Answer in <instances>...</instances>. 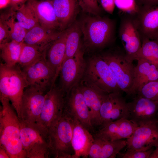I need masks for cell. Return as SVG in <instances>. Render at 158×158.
Masks as SVG:
<instances>
[{"label": "cell", "instance_id": "obj_29", "mask_svg": "<svg viewBox=\"0 0 158 158\" xmlns=\"http://www.w3.org/2000/svg\"><path fill=\"white\" fill-rule=\"evenodd\" d=\"M23 42L11 41L0 45L1 57L7 66H12L18 63L23 49Z\"/></svg>", "mask_w": 158, "mask_h": 158}, {"label": "cell", "instance_id": "obj_31", "mask_svg": "<svg viewBox=\"0 0 158 158\" xmlns=\"http://www.w3.org/2000/svg\"><path fill=\"white\" fill-rule=\"evenodd\" d=\"M143 59L158 67V43L154 40L147 39L142 40L141 47L134 60Z\"/></svg>", "mask_w": 158, "mask_h": 158}, {"label": "cell", "instance_id": "obj_5", "mask_svg": "<svg viewBox=\"0 0 158 158\" xmlns=\"http://www.w3.org/2000/svg\"><path fill=\"white\" fill-rule=\"evenodd\" d=\"M20 121V137L27 158H50L48 132L37 124Z\"/></svg>", "mask_w": 158, "mask_h": 158}, {"label": "cell", "instance_id": "obj_6", "mask_svg": "<svg viewBox=\"0 0 158 158\" xmlns=\"http://www.w3.org/2000/svg\"><path fill=\"white\" fill-rule=\"evenodd\" d=\"M73 132L72 120L62 116L48 132L50 158H73L74 152L72 144Z\"/></svg>", "mask_w": 158, "mask_h": 158}, {"label": "cell", "instance_id": "obj_34", "mask_svg": "<svg viewBox=\"0 0 158 158\" xmlns=\"http://www.w3.org/2000/svg\"><path fill=\"white\" fill-rule=\"evenodd\" d=\"M79 6L84 12L99 16L101 10L98 0H77Z\"/></svg>", "mask_w": 158, "mask_h": 158}, {"label": "cell", "instance_id": "obj_17", "mask_svg": "<svg viewBox=\"0 0 158 158\" xmlns=\"http://www.w3.org/2000/svg\"><path fill=\"white\" fill-rule=\"evenodd\" d=\"M128 119L138 125L156 118L158 112V100L136 95L127 102Z\"/></svg>", "mask_w": 158, "mask_h": 158}, {"label": "cell", "instance_id": "obj_16", "mask_svg": "<svg viewBox=\"0 0 158 158\" xmlns=\"http://www.w3.org/2000/svg\"><path fill=\"white\" fill-rule=\"evenodd\" d=\"M128 15L121 20L119 34L127 59L133 62L141 47L142 40L132 16Z\"/></svg>", "mask_w": 158, "mask_h": 158}, {"label": "cell", "instance_id": "obj_33", "mask_svg": "<svg viewBox=\"0 0 158 158\" xmlns=\"http://www.w3.org/2000/svg\"><path fill=\"white\" fill-rule=\"evenodd\" d=\"M136 95L158 100V80L150 81L143 85L138 90Z\"/></svg>", "mask_w": 158, "mask_h": 158}, {"label": "cell", "instance_id": "obj_30", "mask_svg": "<svg viewBox=\"0 0 158 158\" xmlns=\"http://www.w3.org/2000/svg\"><path fill=\"white\" fill-rule=\"evenodd\" d=\"M47 49L44 50L38 47L23 43L22 52L18 63L19 66L23 69L31 65L43 57L46 56Z\"/></svg>", "mask_w": 158, "mask_h": 158}, {"label": "cell", "instance_id": "obj_37", "mask_svg": "<svg viewBox=\"0 0 158 158\" xmlns=\"http://www.w3.org/2000/svg\"><path fill=\"white\" fill-rule=\"evenodd\" d=\"M11 41L9 33L3 24L0 22V45Z\"/></svg>", "mask_w": 158, "mask_h": 158}, {"label": "cell", "instance_id": "obj_13", "mask_svg": "<svg viewBox=\"0 0 158 158\" xmlns=\"http://www.w3.org/2000/svg\"><path fill=\"white\" fill-rule=\"evenodd\" d=\"M29 86L25 90L21 106V119L31 125L36 124L41 112L46 95Z\"/></svg>", "mask_w": 158, "mask_h": 158}, {"label": "cell", "instance_id": "obj_45", "mask_svg": "<svg viewBox=\"0 0 158 158\" xmlns=\"http://www.w3.org/2000/svg\"><path fill=\"white\" fill-rule=\"evenodd\" d=\"M156 118L158 121V112L156 116Z\"/></svg>", "mask_w": 158, "mask_h": 158}, {"label": "cell", "instance_id": "obj_9", "mask_svg": "<svg viewBox=\"0 0 158 158\" xmlns=\"http://www.w3.org/2000/svg\"><path fill=\"white\" fill-rule=\"evenodd\" d=\"M84 49L81 45L73 57L67 59L62 64L60 73L61 88L68 94L79 84L83 77L86 66L84 58Z\"/></svg>", "mask_w": 158, "mask_h": 158}, {"label": "cell", "instance_id": "obj_38", "mask_svg": "<svg viewBox=\"0 0 158 158\" xmlns=\"http://www.w3.org/2000/svg\"><path fill=\"white\" fill-rule=\"evenodd\" d=\"M100 1L105 11L109 14L113 13L116 6L114 0H100Z\"/></svg>", "mask_w": 158, "mask_h": 158}, {"label": "cell", "instance_id": "obj_12", "mask_svg": "<svg viewBox=\"0 0 158 158\" xmlns=\"http://www.w3.org/2000/svg\"><path fill=\"white\" fill-rule=\"evenodd\" d=\"M127 151H146L158 146V121L156 118L139 124L126 139Z\"/></svg>", "mask_w": 158, "mask_h": 158}, {"label": "cell", "instance_id": "obj_35", "mask_svg": "<svg viewBox=\"0 0 158 158\" xmlns=\"http://www.w3.org/2000/svg\"><path fill=\"white\" fill-rule=\"evenodd\" d=\"M115 5L121 11L130 15L136 13L139 7L135 0H114Z\"/></svg>", "mask_w": 158, "mask_h": 158}, {"label": "cell", "instance_id": "obj_46", "mask_svg": "<svg viewBox=\"0 0 158 158\" xmlns=\"http://www.w3.org/2000/svg\"></svg>", "mask_w": 158, "mask_h": 158}, {"label": "cell", "instance_id": "obj_42", "mask_svg": "<svg viewBox=\"0 0 158 158\" xmlns=\"http://www.w3.org/2000/svg\"><path fill=\"white\" fill-rule=\"evenodd\" d=\"M10 0H0V8L2 9L9 5Z\"/></svg>", "mask_w": 158, "mask_h": 158}, {"label": "cell", "instance_id": "obj_26", "mask_svg": "<svg viewBox=\"0 0 158 158\" xmlns=\"http://www.w3.org/2000/svg\"><path fill=\"white\" fill-rule=\"evenodd\" d=\"M66 36V29L62 31L58 38L51 44L47 52V60L55 71L56 78L59 73L65 54Z\"/></svg>", "mask_w": 158, "mask_h": 158}, {"label": "cell", "instance_id": "obj_8", "mask_svg": "<svg viewBox=\"0 0 158 158\" xmlns=\"http://www.w3.org/2000/svg\"><path fill=\"white\" fill-rule=\"evenodd\" d=\"M66 94L55 85L47 92L42 109L36 124L48 132L63 115Z\"/></svg>", "mask_w": 158, "mask_h": 158}, {"label": "cell", "instance_id": "obj_7", "mask_svg": "<svg viewBox=\"0 0 158 158\" xmlns=\"http://www.w3.org/2000/svg\"><path fill=\"white\" fill-rule=\"evenodd\" d=\"M107 63L120 89L129 96L132 86L135 66L126 58L124 51L118 49L100 55Z\"/></svg>", "mask_w": 158, "mask_h": 158}, {"label": "cell", "instance_id": "obj_41", "mask_svg": "<svg viewBox=\"0 0 158 158\" xmlns=\"http://www.w3.org/2000/svg\"><path fill=\"white\" fill-rule=\"evenodd\" d=\"M0 158H10L7 151L1 147H0Z\"/></svg>", "mask_w": 158, "mask_h": 158}, {"label": "cell", "instance_id": "obj_19", "mask_svg": "<svg viewBox=\"0 0 158 158\" xmlns=\"http://www.w3.org/2000/svg\"><path fill=\"white\" fill-rule=\"evenodd\" d=\"M80 85L89 112L92 125L94 128L95 127H100V108L104 99L108 93L81 83Z\"/></svg>", "mask_w": 158, "mask_h": 158}, {"label": "cell", "instance_id": "obj_40", "mask_svg": "<svg viewBox=\"0 0 158 158\" xmlns=\"http://www.w3.org/2000/svg\"><path fill=\"white\" fill-rule=\"evenodd\" d=\"M139 7L158 5V0H135Z\"/></svg>", "mask_w": 158, "mask_h": 158}, {"label": "cell", "instance_id": "obj_10", "mask_svg": "<svg viewBox=\"0 0 158 158\" xmlns=\"http://www.w3.org/2000/svg\"><path fill=\"white\" fill-rule=\"evenodd\" d=\"M63 116L78 121L90 132L94 131L80 83L66 95Z\"/></svg>", "mask_w": 158, "mask_h": 158}, {"label": "cell", "instance_id": "obj_24", "mask_svg": "<svg viewBox=\"0 0 158 158\" xmlns=\"http://www.w3.org/2000/svg\"><path fill=\"white\" fill-rule=\"evenodd\" d=\"M62 32L47 29L38 25L27 31L23 42L45 50L58 38Z\"/></svg>", "mask_w": 158, "mask_h": 158}, {"label": "cell", "instance_id": "obj_27", "mask_svg": "<svg viewBox=\"0 0 158 158\" xmlns=\"http://www.w3.org/2000/svg\"><path fill=\"white\" fill-rule=\"evenodd\" d=\"M0 22L6 29L11 41L19 43L23 42L28 31L20 24L14 11L10 8L2 13L0 16Z\"/></svg>", "mask_w": 158, "mask_h": 158}, {"label": "cell", "instance_id": "obj_43", "mask_svg": "<svg viewBox=\"0 0 158 158\" xmlns=\"http://www.w3.org/2000/svg\"><path fill=\"white\" fill-rule=\"evenodd\" d=\"M158 157V146L155 147L149 158H157Z\"/></svg>", "mask_w": 158, "mask_h": 158}, {"label": "cell", "instance_id": "obj_14", "mask_svg": "<svg viewBox=\"0 0 158 158\" xmlns=\"http://www.w3.org/2000/svg\"><path fill=\"white\" fill-rule=\"evenodd\" d=\"M127 102L122 92L108 93L104 99L100 108V127L111 122L121 118L128 119Z\"/></svg>", "mask_w": 158, "mask_h": 158}, {"label": "cell", "instance_id": "obj_22", "mask_svg": "<svg viewBox=\"0 0 158 158\" xmlns=\"http://www.w3.org/2000/svg\"><path fill=\"white\" fill-rule=\"evenodd\" d=\"M135 67L133 84L129 96L136 95L138 90L144 84L151 81L158 80V67L143 59L137 60Z\"/></svg>", "mask_w": 158, "mask_h": 158}, {"label": "cell", "instance_id": "obj_18", "mask_svg": "<svg viewBox=\"0 0 158 158\" xmlns=\"http://www.w3.org/2000/svg\"><path fill=\"white\" fill-rule=\"evenodd\" d=\"M138 126L131 120L121 118L100 128L93 135L109 141L127 139L131 136Z\"/></svg>", "mask_w": 158, "mask_h": 158}, {"label": "cell", "instance_id": "obj_23", "mask_svg": "<svg viewBox=\"0 0 158 158\" xmlns=\"http://www.w3.org/2000/svg\"><path fill=\"white\" fill-rule=\"evenodd\" d=\"M93 136L94 140L89 153V158H115L126 146V140L109 141Z\"/></svg>", "mask_w": 158, "mask_h": 158}, {"label": "cell", "instance_id": "obj_25", "mask_svg": "<svg viewBox=\"0 0 158 158\" xmlns=\"http://www.w3.org/2000/svg\"><path fill=\"white\" fill-rule=\"evenodd\" d=\"M61 31L69 27L75 21L79 6L77 0H52Z\"/></svg>", "mask_w": 158, "mask_h": 158}, {"label": "cell", "instance_id": "obj_39", "mask_svg": "<svg viewBox=\"0 0 158 158\" xmlns=\"http://www.w3.org/2000/svg\"><path fill=\"white\" fill-rule=\"evenodd\" d=\"M28 0H10L9 5L11 8L14 11L20 9Z\"/></svg>", "mask_w": 158, "mask_h": 158}, {"label": "cell", "instance_id": "obj_2", "mask_svg": "<svg viewBox=\"0 0 158 158\" xmlns=\"http://www.w3.org/2000/svg\"><path fill=\"white\" fill-rule=\"evenodd\" d=\"M79 22L83 36L84 47L87 50L102 49L111 42L114 25L109 18L86 16Z\"/></svg>", "mask_w": 158, "mask_h": 158}, {"label": "cell", "instance_id": "obj_21", "mask_svg": "<svg viewBox=\"0 0 158 158\" xmlns=\"http://www.w3.org/2000/svg\"><path fill=\"white\" fill-rule=\"evenodd\" d=\"M28 2L34 11L41 26L61 31L52 0H28Z\"/></svg>", "mask_w": 158, "mask_h": 158}, {"label": "cell", "instance_id": "obj_3", "mask_svg": "<svg viewBox=\"0 0 158 158\" xmlns=\"http://www.w3.org/2000/svg\"><path fill=\"white\" fill-rule=\"evenodd\" d=\"M29 86L25 75L20 67L16 65H0V95L8 99L21 119V106L25 89Z\"/></svg>", "mask_w": 158, "mask_h": 158}, {"label": "cell", "instance_id": "obj_20", "mask_svg": "<svg viewBox=\"0 0 158 158\" xmlns=\"http://www.w3.org/2000/svg\"><path fill=\"white\" fill-rule=\"evenodd\" d=\"M72 120L73 123L72 144L74 152L73 158H87L94 140L93 135L79 121Z\"/></svg>", "mask_w": 158, "mask_h": 158}, {"label": "cell", "instance_id": "obj_36", "mask_svg": "<svg viewBox=\"0 0 158 158\" xmlns=\"http://www.w3.org/2000/svg\"><path fill=\"white\" fill-rule=\"evenodd\" d=\"M155 148V147H153L146 151H127L125 153L121 154V157L123 158H149Z\"/></svg>", "mask_w": 158, "mask_h": 158}, {"label": "cell", "instance_id": "obj_4", "mask_svg": "<svg viewBox=\"0 0 158 158\" xmlns=\"http://www.w3.org/2000/svg\"><path fill=\"white\" fill-rule=\"evenodd\" d=\"M81 81L84 85L108 93L123 92L108 65L100 55L93 56L87 60Z\"/></svg>", "mask_w": 158, "mask_h": 158}, {"label": "cell", "instance_id": "obj_1", "mask_svg": "<svg viewBox=\"0 0 158 158\" xmlns=\"http://www.w3.org/2000/svg\"><path fill=\"white\" fill-rule=\"evenodd\" d=\"M0 147L10 158H26L20 137V119L9 99L0 95Z\"/></svg>", "mask_w": 158, "mask_h": 158}, {"label": "cell", "instance_id": "obj_44", "mask_svg": "<svg viewBox=\"0 0 158 158\" xmlns=\"http://www.w3.org/2000/svg\"><path fill=\"white\" fill-rule=\"evenodd\" d=\"M154 40L156 41L158 43V35L155 38V39Z\"/></svg>", "mask_w": 158, "mask_h": 158}, {"label": "cell", "instance_id": "obj_11", "mask_svg": "<svg viewBox=\"0 0 158 158\" xmlns=\"http://www.w3.org/2000/svg\"><path fill=\"white\" fill-rule=\"evenodd\" d=\"M29 86L46 93L55 85L56 72L47 61L46 56L22 70Z\"/></svg>", "mask_w": 158, "mask_h": 158}, {"label": "cell", "instance_id": "obj_28", "mask_svg": "<svg viewBox=\"0 0 158 158\" xmlns=\"http://www.w3.org/2000/svg\"><path fill=\"white\" fill-rule=\"evenodd\" d=\"M66 30V53L62 63L67 59L74 56L81 45L80 39L82 33L79 21H75Z\"/></svg>", "mask_w": 158, "mask_h": 158}, {"label": "cell", "instance_id": "obj_15", "mask_svg": "<svg viewBox=\"0 0 158 158\" xmlns=\"http://www.w3.org/2000/svg\"><path fill=\"white\" fill-rule=\"evenodd\" d=\"M139 7L136 13L131 15L141 40H154L158 35V5Z\"/></svg>", "mask_w": 158, "mask_h": 158}, {"label": "cell", "instance_id": "obj_32", "mask_svg": "<svg viewBox=\"0 0 158 158\" xmlns=\"http://www.w3.org/2000/svg\"><path fill=\"white\" fill-rule=\"evenodd\" d=\"M15 11L20 24L27 31L40 25L34 11L28 1L23 7Z\"/></svg>", "mask_w": 158, "mask_h": 158}]
</instances>
